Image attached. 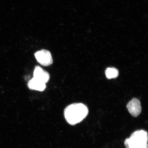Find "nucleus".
<instances>
[{"instance_id": "f257e3e1", "label": "nucleus", "mask_w": 148, "mask_h": 148, "mask_svg": "<svg viewBox=\"0 0 148 148\" xmlns=\"http://www.w3.org/2000/svg\"><path fill=\"white\" fill-rule=\"evenodd\" d=\"M88 107L82 103H74L65 109L64 116L68 123L75 125L82 121L88 116Z\"/></svg>"}, {"instance_id": "423d86ee", "label": "nucleus", "mask_w": 148, "mask_h": 148, "mask_svg": "<svg viewBox=\"0 0 148 148\" xmlns=\"http://www.w3.org/2000/svg\"><path fill=\"white\" fill-rule=\"evenodd\" d=\"M28 87L32 90L43 91L46 88V84L33 77L28 83Z\"/></svg>"}, {"instance_id": "f03ea898", "label": "nucleus", "mask_w": 148, "mask_h": 148, "mask_svg": "<svg viewBox=\"0 0 148 148\" xmlns=\"http://www.w3.org/2000/svg\"><path fill=\"white\" fill-rule=\"evenodd\" d=\"M148 134L147 131L141 130L135 131L130 137L126 139L129 143L145 145L147 144Z\"/></svg>"}, {"instance_id": "7ed1b4c3", "label": "nucleus", "mask_w": 148, "mask_h": 148, "mask_svg": "<svg viewBox=\"0 0 148 148\" xmlns=\"http://www.w3.org/2000/svg\"><path fill=\"white\" fill-rule=\"evenodd\" d=\"M34 56L37 61L42 66H48L53 64L52 57L49 51L42 49L37 51Z\"/></svg>"}, {"instance_id": "6e6552de", "label": "nucleus", "mask_w": 148, "mask_h": 148, "mask_svg": "<svg viewBox=\"0 0 148 148\" xmlns=\"http://www.w3.org/2000/svg\"><path fill=\"white\" fill-rule=\"evenodd\" d=\"M125 147L126 148H148V144L146 145L129 144L124 142Z\"/></svg>"}, {"instance_id": "0eeeda50", "label": "nucleus", "mask_w": 148, "mask_h": 148, "mask_svg": "<svg viewBox=\"0 0 148 148\" xmlns=\"http://www.w3.org/2000/svg\"><path fill=\"white\" fill-rule=\"evenodd\" d=\"M105 75L107 79L115 78L119 75V71L115 68H108L105 71Z\"/></svg>"}, {"instance_id": "20e7f679", "label": "nucleus", "mask_w": 148, "mask_h": 148, "mask_svg": "<svg viewBox=\"0 0 148 148\" xmlns=\"http://www.w3.org/2000/svg\"><path fill=\"white\" fill-rule=\"evenodd\" d=\"M127 107L130 113L134 117H137L141 113V103L138 99L134 98L131 100L127 103Z\"/></svg>"}, {"instance_id": "39448f33", "label": "nucleus", "mask_w": 148, "mask_h": 148, "mask_svg": "<svg viewBox=\"0 0 148 148\" xmlns=\"http://www.w3.org/2000/svg\"><path fill=\"white\" fill-rule=\"evenodd\" d=\"M33 76L34 78L45 84L49 81L50 79L49 73L39 66L35 67Z\"/></svg>"}]
</instances>
